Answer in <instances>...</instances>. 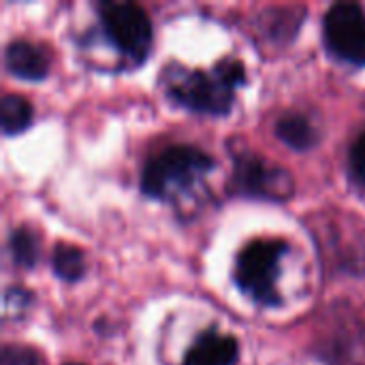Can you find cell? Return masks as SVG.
Wrapping results in <instances>:
<instances>
[{"label": "cell", "instance_id": "obj_15", "mask_svg": "<svg viewBox=\"0 0 365 365\" xmlns=\"http://www.w3.org/2000/svg\"><path fill=\"white\" fill-rule=\"evenodd\" d=\"M349 163H351V175L355 178V182L365 186V133H361L357 141L353 143Z\"/></svg>", "mask_w": 365, "mask_h": 365}, {"label": "cell", "instance_id": "obj_5", "mask_svg": "<svg viewBox=\"0 0 365 365\" xmlns=\"http://www.w3.org/2000/svg\"><path fill=\"white\" fill-rule=\"evenodd\" d=\"M327 49L342 62L365 64V9L355 2L334 4L323 21Z\"/></svg>", "mask_w": 365, "mask_h": 365}, {"label": "cell", "instance_id": "obj_10", "mask_svg": "<svg viewBox=\"0 0 365 365\" xmlns=\"http://www.w3.org/2000/svg\"><path fill=\"white\" fill-rule=\"evenodd\" d=\"M276 135L282 143L297 152H306L319 143V130L302 113H287L276 124Z\"/></svg>", "mask_w": 365, "mask_h": 365}, {"label": "cell", "instance_id": "obj_4", "mask_svg": "<svg viewBox=\"0 0 365 365\" xmlns=\"http://www.w3.org/2000/svg\"><path fill=\"white\" fill-rule=\"evenodd\" d=\"M101 21L109 41L133 60L141 62L152 45V24L148 13L135 2H103Z\"/></svg>", "mask_w": 365, "mask_h": 365}, {"label": "cell", "instance_id": "obj_8", "mask_svg": "<svg viewBox=\"0 0 365 365\" xmlns=\"http://www.w3.org/2000/svg\"><path fill=\"white\" fill-rule=\"evenodd\" d=\"M240 346L233 336L205 331L184 357V365H237Z\"/></svg>", "mask_w": 365, "mask_h": 365}, {"label": "cell", "instance_id": "obj_13", "mask_svg": "<svg viewBox=\"0 0 365 365\" xmlns=\"http://www.w3.org/2000/svg\"><path fill=\"white\" fill-rule=\"evenodd\" d=\"M9 248H11L13 261L28 269V267H34L36 261H38L41 242H38V237L28 227H21V229H15L11 233Z\"/></svg>", "mask_w": 365, "mask_h": 365}, {"label": "cell", "instance_id": "obj_9", "mask_svg": "<svg viewBox=\"0 0 365 365\" xmlns=\"http://www.w3.org/2000/svg\"><path fill=\"white\" fill-rule=\"evenodd\" d=\"M4 64L11 75L26 81H41L49 73V60L45 51L28 41H15L4 51Z\"/></svg>", "mask_w": 365, "mask_h": 365}, {"label": "cell", "instance_id": "obj_1", "mask_svg": "<svg viewBox=\"0 0 365 365\" xmlns=\"http://www.w3.org/2000/svg\"><path fill=\"white\" fill-rule=\"evenodd\" d=\"M214 167L207 152L192 145H173L152 156L141 173V190L160 201L186 192L199 178Z\"/></svg>", "mask_w": 365, "mask_h": 365}, {"label": "cell", "instance_id": "obj_7", "mask_svg": "<svg viewBox=\"0 0 365 365\" xmlns=\"http://www.w3.org/2000/svg\"><path fill=\"white\" fill-rule=\"evenodd\" d=\"M336 334L327 336L323 344V361L334 365H364L365 361V336L361 323L353 319L349 323L346 314L342 312V319L336 323Z\"/></svg>", "mask_w": 365, "mask_h": 365}, {"label": "cell", "instance_id": "obj_12", "mask_svg": "<svg viewBox=\"0 0 365 365\" xmlns=\"http://www.w3.org/2000/svg\"><path fill=\"white\" fill-rule=\"evenodd\" d=\"M51 265H53L56 276L60 280H66V282H77L86 274L83 252L79 248H75V246H68V244H58L53 248Z\"/></svg>", "mask_w": 365, "mask_h": 365}, {"label": "cell", "instance_id": "obj_3", "mask_svg": "<svg viewBox=\"0 0 365 365\" xmlns=\"http://www.w3.org/2000/svg\"><path fill=\"white\" fill-rule=\"evenodd\" d=\"M169 96L197 113L225 115L233 107L235 86L218 71H188L182 79L169 86Z\"/></svg>", "mask_w": 365, "mask_h": 365}, {"label": "cell", "instance_id": "obj_16", "mask_svg": "<svg viewBox=\"0 0 365 365\" xmlns=\"http://www.w3.org/2000/svg\"><path fill=\"white\" fill-rule=\"evenodd\" d=\"M66 365H83V364H66Z\"/></svg>", "mask_w": 365, "mask_h": 365}, {"label": "cell", "instance_id": "obj_11", "mask_svg": "<svg viewBox=\"0 0 365 365\" xmlns=\"http://www.w3.org/2000/svg\"><path fill=\"white\" fill-rule=\"evenodd\" d=\"M32 124V107L24 96L6 94L0 101V126L6 137L24 133Z\"/></svg>", "mask_w": 365, "mask_h": 365}, {"label": "cell", "instance_id": "obj_2", "mask_svg": "<svg viewBox=\"0 0 365 365\" xmlns=\"http://www.w3.org/2000/svg\"><path fill=\"white\" fill-rule=\"evenodd\" d=\"M289 250L282 240H255L237 257L235 280L240 289L250 295L257 304L276 306L280 304L276 291L278 265Z\"/></svg>", "mask_w": 365, "mask_h": 365}, {"label": "cell", "instance_id": "obj_6", "mask_svg": "<svg viewBox=\"0 0 365 365\" xmlns=\"http://www.w3.org/2000/svg\"><path fill=\"white\" fill-rule=\"evenodd\" d=\"M233 186L246 197L265 201H284L293 195V178L289 171L267 163L259 154L235 156Z\"/></svg>", "mask_w": 365, "mask_h": 365}, {"label": "cell", "instance_id": "obj_14", "mask_svg": "<svg viewBox=\"0 0 365 365\" xmlns=\"http://www.w3.org/2000/svg\"><path fill=\"white\" fill-rule=\"evenodd\" d=\"M2 365H41L38 355L28 346L6 344L2 349Z\"/></svg>", "mask_w": 365, "mask_h": 365}]
</instances>
